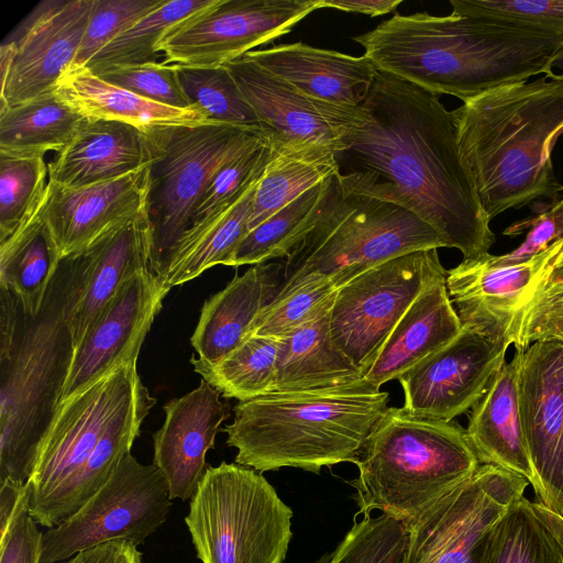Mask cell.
<instances>
[{"mask_svg": "<svg viewBox=\"0 0 563 563\" xmlns=\"http://www.w3.org/2000/svg\"><path fill=\"white\" fill-rule=\"evenodd\" d=\"M275 263L253 265L207 299L190 342L198 358L216 363L250 334L261 311L279 291Z\"/></svg>", "mask_w": 563, "mask_h": 563, "instance_id": "28", "label": "cell"}, {"mask_svg": "<svg viewBox=\"0 0 563 563\" xmlns=\"http://www.w3.org/2000/svg\"><path fill=\"white\" fill-rule=\"evenodd\" d=\"M536 509L540 512V515L544 518V520L549 523V526L554 531L556 538L559 539L561 545L563 547V519L555 516L544 506H542L538 501H533Z\"/></svg>", "mask_w": 563, "mask_h": 563, "instance_id": "53", "label": "cell"}, {"mask_svg": "<svg viewBox=\"0 0 563 563\" xmlns=\"http://www.w3.org/2000/svg\"><path fill=\"white\" fill-rule=\"evenodd\" d=\"M155 404L156 399L146 390L114 420L89 459L65 487L45 528L51 529L62 523L109 481L124 455L131 452L141 426Z\"/></svg>", "mask_w": 563, "mask_h": 563, "instance_id": "33", "label": "cell"}, {"mask_svg": "<svg viewBox=\"0 0 563 563\" xmlns=\"http://www.w3.org/2000/svg\"><path fill=\"white\" fill-rule=\"evenodd\" d=\"M65 563H142V553L133 541L117 539L81 551Z\"/></svg>", "mask_w": 563, "mask_h": 563, "instance_id": "50", "label": "cell"}, {"mask_svg": "<svg viewBox=\"0 0 563 563\" xmlns=\"http://www.w3.org/2000/svg\"><path fill=\"white\" fill-rule=\"evenodd\" d=\"M65 563V562H64Z\"/></svg>", "mask_w": 563, "mask_h": 563, "instance_id": "57", "label": "cell"}, {"mask_svg": "<svg viewBox=\"0 0 563 563\" xmlns=\"http://www.w3.org/2000/svg\"><path fill=\"white\" fill-rule=\"evenodd\" d=\"M376 68L463 102L547 73L563 35L501 19L395 14L354 37Z\"/></svg>", "mask_w": 563, "mask_h": 563, "instance_id": "2", "label": "cell"}, {"mask_svg": "<svg viewBox=\"0 0 563 563\" xmlns=\"http://www.w3.org/2000/svg\"><path fill=\"white\" fill-rule=\"evenodd\" d=\"M244 57L311 98L353 108L363 103L378 73L365 55L355 57L300 42L251 51Z\"/></svg>", "mask_w": 563, "mask_h": 563, "instance_id": "24", "label": "cell"}, {"mask_svg": "<svg viewBox=\"0 0 563 563\" xmlns=\"http://www.w3.org/2000/svg\"><path fill=\"white\" fill-rule=\"evenodd\" d=\"M145 132L151 150L146 202L150 268L162 282L217 172L265 133L214 121L154 126Z\"/></svg>", "mask_w": 563, "mask_h": 563, "instance_id": "8", "label": "cell"}, {"mask_svg": "<svg viewBox=\"0 0 563 563\" xmlns=\"http://www.w3.org/2000/svg\"><path fill=\"white\" fill-rule=\"evenodd\" d=\"M24 506L0 536V563H40L43 533Z\"/></svg>", "mask_w": 563, "mask_h": 563, "instance_id": "49", "label": "cell"}, {"mask_svg": "<svg viewBox=\"0 0 563 563\" xmlns=\"http://www.w3.org/2000/svg\"><path fill=\"white\" fill-rule=\"evenodd\" d=\"M165 0H93L91 15L71 66H85L119 34Z\"/></svg>", "mask_w": 563, "mask_h": 563, "instance_id": "44", "label": "cell"}, {"mask_svg": "<svg viewBox=\"0 0 563 563\" xmlns=\"http://www.w3.org/2000/svg\"><path fill=\"white\" fill-rule=\"evenodd\" d=\"M544 76L550 79L563 80V43L551 57Z\"/></svg>", "mask_w": 563, "mask_h": 563, "instance_id": "54", "label": "cell"}, {"mask_svg": "<svg viewBox=\"0 0 563 563\" xmlns=\"http://www.w3.org/2000/svg\"><path fill=\"white\" fill-rule=\"evenodd\" d=\"M214 0H165L99 51L85 66L93 74L156 63L157 46L163 36L191 15L208 8Z\"/></svg>", "mask_w": 563, "mask_h": 563, "instance_id": "39", "label": "cell"}, {"mask_svg": "<svg viewBox=\"0 0 563 563\" xmlns=\"http://www.w3.org/2000/svg\"><path fill=\"white\" fill-rule=\"evenodd\" d=\"M529 485L520 475L481 464L409 527L405 563H474L486 532Z\"/></svg>", "mask_w": 563, "mask_h": 563, "instance_id": "14", "label": "cell"}, {"mask_svg": "<svg viewBox=\"0 0 563 563\" xmlns=\"http://www.w3.org/2000/svg\"><path fill=\"white\" fill-rule=\"evenodd\" d=\"M256 186L257 184L234 203L203 219L183 235L162 280L163 285L168 288L179 286L216 265L227 264L249 233Z\"/></svg>", "mask_w": 563, "mask_h": 563, "instance_id": "32", "label": "cell"}, {"mask_svg": "<svg viewBox=\"0 0 563 563\" xmlns=\"http://www.w3.org/2000/svg\"><path fill=\"white\" fill-rule=\"evenodd\" d=\"M97 76L150 101L180 109L192 108L183 91L175 64L156 62L117 67Z\"/></svg>", "mask_w": 563, "mask_h": 563, "instance_id": "45", "label": "cell"}, {"mask_svg": "<svg viewBox=\"0 0 563 563\" xmlns=\"http://www.w3.org/2000/svg\"><path fill=\"white\" fill-rule=\"evenodd\" d=\"M340 283L321 274L307 275L279 289L261 311L250 334L280 340L331 310Z\"/></svg>", "mask_w": 563, "mask_h": 563, "instance_id": "40", "label": "cell"}, {"mask_svg": "<svg viewBox=\"0 0 563 563\" xmlns=\"http://www.w3.org/2000/svg\"><path fill=\"white\" fill-rule=\"evenodd\" d=\"M520 352L496 372L473 406L466 430L479 464H492L529 481L534 494L537 476L526 442L518 400Z\"/></svg>", "mask_w": 563, "mask_h": 563, "instance_id": "27", "label": "cell"}, {"mask_svg": "<svg viewBox=\"0 0 563 563\" xmlns=\"http://www.w3.org/2000/svg\"><path fill=\"white\" fill-rule=\"evenodd\" d=\"M84 118L56 91L0 110V153L35 157L62 152Z\"/></svg>", "mask_w": 563, "mask_h": 563, "instance_id": "34", "label": "cell"}, {"mask_svg": "<svg viewBox=\"0 0 563 563\" xmlns=\"http://www.w3.org/2000/svg\"><path fill=\"white\" fill-rule=\"evenodd\" d=\"M332 177L310 188L251 230L225 265H256L287 257L314 225Z\"/></svg>", "mask_w": 563, "mask_h": 563, "instance_id": "37", "label": "cell"}, {"mask_svg": "<svg viewBox=\"0 0 563 563\" xmlns=\"http://www.w3.org/2000/svg\"><path fill=\"white\" fill-rule=\"evenodd\" d=\"M474 563H563L554 531L525 496L482 539Z\"/></svg>", "mask_w": 563, "mask_h": 563, "instance_id": "35", "label": "cell"}, {"mask_svg": "<svg viewBox=\"0 0 563 563\" xmlns=\"http://www.w3.org/2000/svg\"><path fill=\"white\" fill-rule=\"evenodd\" d=\"M439 247H445L444 242L415 213L349 194L334 176L314 225L286 257L280 288L310 274L333 277L343 286L390 258Z\"/></svg>", "mask_w": 563, "mask_h": 563, "instance_id": "7", "label": "cell"}, {"mask_svg": "<svg viewBox=\"0 0 563 563\" xmlns=\"http://www.w3.org/2000/svg\"><path fill=\"white\" fill-rule=\"evenodd\" d=\"M48 183L43 156L0 153V243L9 239L35 211Z\"/></svg>", "mask_w": 563, "mask_h": 563, "instance_id": "42", "label": "cell"}, {"mask_svg": "<svg viewBox=\"0 0 563 563\" xmlns=\"http://www.w3.org/2000/svg\"><path fill=\"white\" fill-rule=\"evenodd\" d=\"M175 65L190 106L208 121L262 130L254 110L224 65Z\"/></svg>", "mask_w": 563, "mask_h": 563, "instance_id": "41", "label": "cell"}, {"mask_svg": "<svg viewBox=\"0 0 563 563\" xmlns=\"http://www.w3.org/2000/svg\"><path fill=\"white\" fill-rule=\"evenodd\" d=\"M279 340L250 335L216 363L191 357L194 369L224 398L250 400L274 391Z\"/></svg>", "mask_w": 563, "mask_h": 563, "instance_id": "38", "label": "cell"}, {"mask_svg": "<svg viewBox=\"0 0 563 563\" xmlns=\"http://www.w3.org/2000/svg\"><path fill=\"white\" fill-rule=\"evenodd\" d=\"M506 338L520 350L537 341L563 342V286L545 287L538 292L512 319Z\"/></svg>", "mask_w": 563, "mask_h": 563, "instance_id": "47", "label": "cell"}, {"mask_svg": "<svg viewBox=\"0 0 563 563\" xmlns=\"http://www.w3.org/2000/svg\"><path fill=\"white\" fill-rule=\"evenodd\" d=\"M561 265H563V249H562V252L559 255L558 260L555 261V264L553 267L561 266Z\"/></svg>", "mask_w": 563, "mask_h": 563, "instance_id": "56", "label": "cell"}, {"mask_svg": "<svg viewBox=\"0 0 563 563\" xmlns=\"http://www.w3.org/2000/svg\"><path fill=\"white\" fill-rule=\"evenodd\" d=\"M438 249L380 263L340 287L330 311L335 344L365 374L402 314L438 275Z\"/></svg>", "mask_w": 563, "mask_h": 563, "instance_id": "12", "label": "cell"}, {"mask_svg": "<svg viewBox=\"0 0 563 563\" xmlns=\"http://www.w3.org/2000/svg\"><path fill=\"white\" fill-rule=\"evenodd\" d=\"M440 95L378 70L361 120L335 154L341 188L402 207L430 225L463 260L495 243L455 121Z\"/></svg>", "mask_w": 563, "mask_h": 563, "instance_id": "1", "label": "cell"}, {"mask_svg": "<svg viewBox=\"0 0 563 563\" xmlns=\"http://www.w3.org/2000/svg\"><path fill=\"white\" fill-rule=\"evenodd\" d=\"M548 282L550 285L563 286V265L556 266L552 269Z\"/></svg>", "mask_w": 563, "mask_h": 563, "instance_id": "55", "label": "cell"}, {"mask_svg": "<svg viewBox=\"0 0 563 563\" xmlns=\"http://www.w3.org/2000/svg\"><path fill=\"white\" fill-rule=\"evenodd\" d=\"M169 289L151 268L119 288L74 349L59 405L120 364L137 360Z\"/></svg>", "mask_w": 563, "mask_h": 563, "instance_id": "19", "label": "cell"}, {"mask_svg": "<svg viewBox=\"0 0 563 563\" xmlns=\"http://www.w3.org/2000/svg\"><path fill=\"white\" fill-rule=\"evenodd\" d=\"M93 0H45L22 20L0 46V110L55 91L71 66Z\"/></svg>", "mask_w": 563, "mask_h": 563, "instance_id": "15", "label": "cell"}, {"mask_svg": "<svg viewBox=\"0 0 563 563\" xmlns=\"http://www.w3.org/2000/svg\"><path fill=\"white\" fill-rule=\"evenodd\" d=\"M363 517L317 563H405L410 538L407 523L384 514Z\"/></svg>", "mask_w": 563, "mask_h": 563, "instance_id": "43", "label": "cell"}, {"mask_svg": "<svg viewBox=\"0 0 563 563\" xmlns=\"http://www.w3.org/2000/svg\"><path fill=\"white\" fill-rule=\"evenodd\" d=\"M150 162L145 131L120 121L84 118L68 145L48 163V180L82 188L124 176Z\"/></svg>", "mask_w": 563, "mask_h": 563, "instance_id": "25", "label": "cell"}, {"mask_svg": "<svg viewBox=\"0 0 563 563\" xmlns=\"http://www.w3.org/2000/svg\"><path fill=\"white\" fill-rule=\"evenodd\" d=\"M330 311L279 340L273 393L340 388L362 379L364 373L332 339Z\"/></svg>", "mask_w": 563, "mask_h": 563, "instance_id": "29", "label": "cell"}, {"mask_svg": "<svg viewBox=\"0 0 563 563\" xmlns=\"http://www.w3.org/2000/svg\"><path fill=\"white\" fill-rule=\"evenodd\" d=\"M146 390L136 361H130L58 406L27 481L30 514L37 525L46 526L65 487L106 431Z\"/></svg>", "mask_w": 563, "mask_h": 563, "instance_id": "10", "label": "cell"}, {"mask_svg": "<svg viewBox=\"0 0 563 563\" xmlns=\"http://www.w3.org/2000/svg\"><path fill=\"white\" fill-rule=\"evenodd\" d=\"M292 510L255 470L208 466L185 522L202 563H283Z\"/></svg>", "mask_w": 563, "mask_h": 563, "instance_id": "9", "label": "cell"}, {"mask_svg": "<svg viewBox=\"0 0 563 563\" xmlns=\"http://www.w3.org/2000/svg\"><path fill=\"white\" fill-rule=\"evenodd\" d=\"M509 345L503 335L462 325L450 343L398 378L402 408L417 417L453 421L485 394Z\"/></svg>", "mask_w": 563, "mask_h": 563, "instance_id": "16", "label": "cell"}, {"mask_svg": "<svg viewBox=\"0 0 563 563\" xmlns=\"http://www.w3.org/2000/svg\"><path fill=\"white\" fill-rule=\"evenodd\" d=\"M562 249L563 239L527 261L496 264L488 253L446 271V289L462 325L506 338L512 319L531 301Z\"/></svg>", "mask_w": 563, "mask_h": 563, "instance_id": "20", "label": "cell"}, {"mask_svg": "<svg viewBox=\"0 0 563 563\" xmlns=\"http://www.w3.org/2000/svg\"><path fill=\"white\" fill-rule=\"evenodd\" d=\"M335 175V153L332 151L272 146L271 158L254 192L249 232L310 188Z\"/></svg>", "mask_w": 563, "mask_h": 563, "instance_id": "36", "label": "cell"}, {"mask_svg": "<svg viewBox=\"0 0 563 563\" xmlns=\"http://www.w3.org/2000/svg\"><path fill=\"white\" fill-rule=\"evenodd\" d=\"M220 395L201 379L197 388L164 406L165 421L153 434V464L166 479L172 500L191 498L203 477L206 454L230 415Z\"/></svg>", "mask_w": 563, "mask_h": 563, "instance_id": "23", "label": "cell"}, {"mask_svg": "<svg viewBox=\"0 0 563 563\" xmlns=\"http://www.w3.org/2000/svg\"><path fill=\"white\" fill-rule=\"evenodd\" d=\"M170 506L161 471L154 464H141L129 452L86 504L43 533L40 563H58L117 539L140 545L166 521Z\"/></svg>", "mask_w": 563, "mask_h": 563, "instance_id": "11", "label": "cell"}, {"mask_svg": "<svg viewBox=\"0 0 563 563\" xmlns=\"http://www.w3.org/2000/svg\"><path fill=\"white\" fill-rule=\"evenodd\" d=\"M148 165L107 181L65 188L51 180L44 219L62 258L80 253L146 209Z\"/></svg>", "mask_w": 563, "mask_h": 563, "instance_id": "22", "label": "cell"}, {"mask_svg": "<svg viewBox=\"0 0 563 563\" xmlns=\"http://www.w3.org/2000/svg\"><path fill=\"white\" fill-rule=\"evenodd\" d=\"M526 230L527 236L519 247L504 255L489 254L490 261L496 264L527 261L554 241L563 239V199L534 217L515 222L504 231V234L516 236Z\"/></svg>", "mask_w": 563, "mask_h": 563, "instance_id": "48", "label": "cell"}, {"mask_svg": "<svg viewBox=\"0 0 563 563\" xmlns=\"http://www.w3.org/2000/svg\"><path fill=\"white\" fill-rule=\"evenodd\" d=\"M55 91L82 118L120 121L143 131L208 121L195 108L180 109L153 102L111 85L86 66L68 67L58 79Z\"/></svg>", "mask_w": 563, "mask_h": 563, "instance_id": "30", "label": "cell"}, {"mask_svg": "<svg viewBox=\"0 0 563 563\" xmlns=\"http://www.w3.org/2000/svg\"><path fill=\"white\" fill-rule=\"evenodd\" d=\"M69 284L65 257L36 314L0 287V481L31 478L59 406L74 354L66 319Z\"/></svg>", "mask_w": 563, "mask_h": 563, "instance_id": "4", "label": "cell"}, {"mask_svg": "<svg viewBox=\"0 0 563 563\" xmlns=\"http://www.w3.org/2000/svg\"><path fill=\"white\" fill-rule=\"evenodd\" d=\"M150 255L151 229L145 209L85 251L67 256L70 284L66 319L74 349L119 288L150 268Z\"/></svg>", "mask_w": 563, "mask_h": 563, "instance_id": "21", "label": "cell"}, {"mask_svg": "<svg viewBox=\"0 0 563 563\" xmlns=\"http://www.w3.org/2000/svg\"><path fill=\"white\" fill-rule=\"evenodd\" d=\"M388 398L362 379L340 388L269 393L239 401L223 432L238 450L236 464L260 473L295 467L319 474L356 461Z\"/></svg>", "mask_w": 563, "mask_h": 563, "instance_id": "5", "label": "cell"}, {"mask_svg": "<svg viewBox=\"0 0 563 563\" xmlns=\"http://www.w3.org/2000/svg\"><path fill=\"white\" fill-rule=\"evenodd\" d=\"M457 143L492 220L540 198H555L551 158L563 134V80L509 84L452 111Z\"/></svg>", "mask_w": 563, "mask_h": 563, "instance_id": "3", "label": "cell"}, {"mask_svg": "<svg viewBox=\"0 0 563 563\" xmlns=\"http://www.w3.org/2000/svg\"><path fill=\"white\" fill-rule=\"evenodd\" d=\"M401 2V0H322V8L376 16L394 11Z\"/></svg>", "mask_w": 563, "mask_h": 563, "instance_id": "52", "label": "cell"}, {"mask_svg": "<svg viewBox=\"0 0 563 563\" xmlns=\"http://www.w3.org/2000/svg\"><path fill=\"white\" fill-rule=\"evenodd\" d=\"M277 148L340 152L361 120L360 107L311 98L242 56L224 65Z\"/></svg>", "mask_w": 563, "mask_h": 563, "instance_id": "17", "label": "cell"}, {"mask_svg": "<svg viewBox=\"0 0 563 563\" xmlns=\"http://www.w3.org/2000/svg\"><path fill=\"white\" fill-rule=\"evenodd\" d=\"M45 196L33 214L0 243V287L11 290L25 311L36 314L63 260L44 219Z\"/></svg>", "mask_w": 563, "mask_h": 563, "instance_id": "31", "label": "cell"}, {"mask_svg": "<svg viewBox=\"0 0 563 563\" xmlns=\"http://www.w3.org/2000/svg\"><path fill=\"white\" fill-rule=\"evenodd\" d=\"M358 514L373 510L415 525L481 465L466 430L455 421L387 408L354 462Z\"/></svg>", "mask_w": 563, "mask_h": 563, "instance_id": "6", "label": "cell"}, {"mask_svg": "<svg viewBox=\"0 0 563 563\" xmlns=\"http://www.w3.org/2000/svg\"><path fill=\"white\" fill-rule=\"evenodd\" d=\"M435 276L397 322L362 382L375 391L441 350L462 330L445 285Z\"/></svg>", "mask_w": 563, "mask_h": 563, "instance_id": "26", "label": "cell"}, {"mask_svg": "<svg viewBox=\"0 0 563 563\" xmlns=\"http://www.w3.org/2000/svg\"><path fill=\"white\" fill-rule=\"evenodd\" d=\"M31 486L11 479L0 481V536L10 527L15 515L30 505Z\"/></svg>", "mask_w": 563, "mask_h": 563, "instance_id": "51", "label": "cell"}, {"mask_svg": "<svg viewBox=\"0 0 563 563\" xmlns=\"http://www.w3.org/2000/svg\"><path fill=\"white\" fill-rule=\"evenodd\" d=\"M519 350V411L538 481V503L563 519V342Z\"/></svg>", "mask_w": 563, "mask_h": 563, "instance_id": "18", "label": "cell"}, {"mask_svg": "<svg viewBox=\"0 0 563 563\" xmlns=\"http://www.w3.org/2000/svg\"><path fill=\"white\" fill-rule=\"evenodd\" d=\"M452 12L530 25L563 35V0H451Z\"/></svg>", "mask_w": 563, "mask_h": 563, "instance_id": "46", "label": "cell"}, {"mask_svg": "<svg viewBox=\"0 0 563 563\" xmlns=\"http://www.w3.org/2000/svg\"><path fill=\"white\" fill-rule=\"evenodd\" d=\"M322 0H214L159 41L164 63L222 66L287 34Z\"/></svg>", "mask_w": 563, "mask_h": 563, "instance_id": "13", "label": "cell"}]
</instances>
